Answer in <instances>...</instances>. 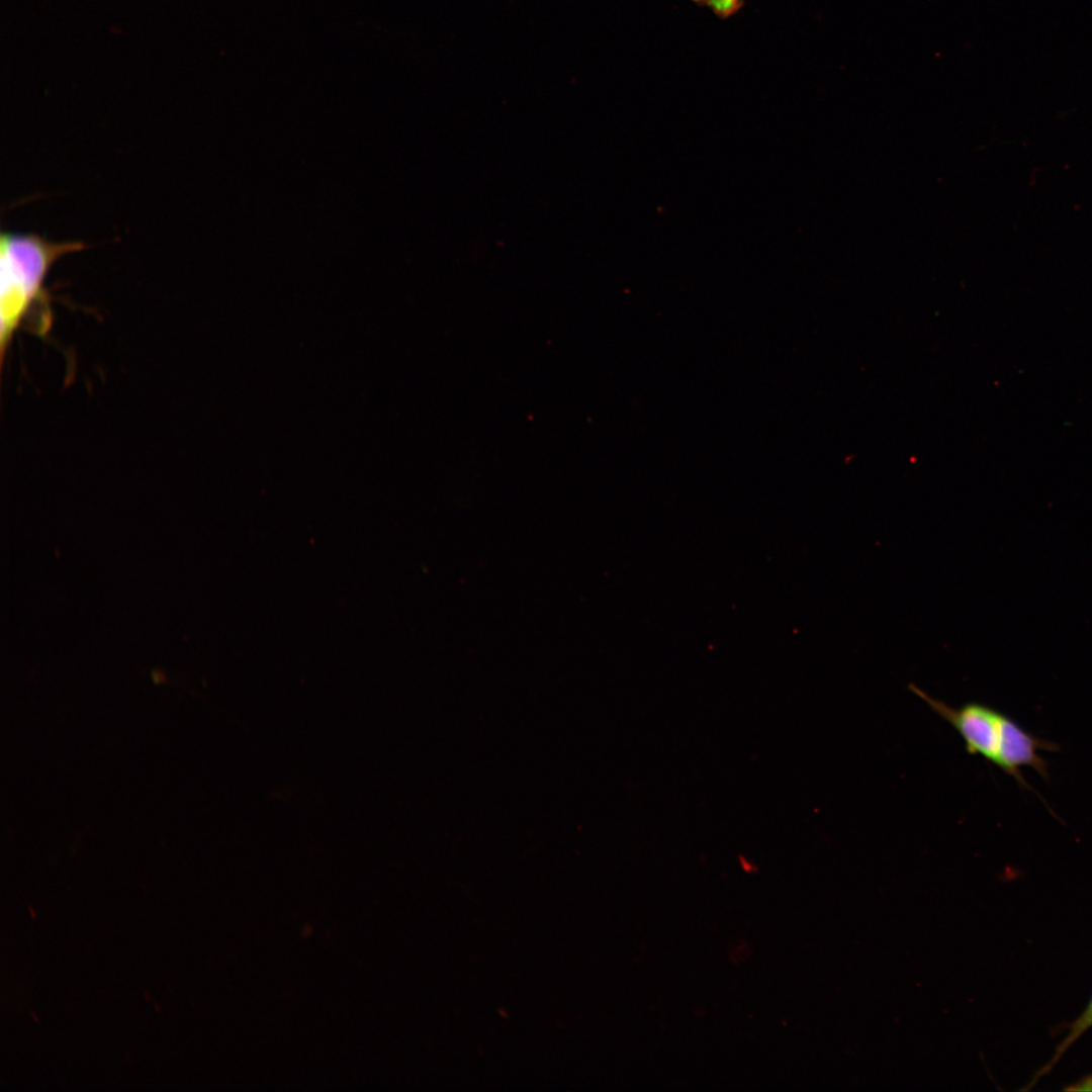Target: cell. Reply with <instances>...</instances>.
I'll list each match as a JSON object with an SVG mask.
<instances>
[{
    "label": "cell",
    "instance_id": "obj_1",
    "mask_svg": "<svg viewBox=\"0 0 1092 1092\" xmlns=\"http://www.w3.org/2000/svg\"><path fill=\"white\" fill-rule=\"evenodd\" d=\"M908 689L922 699L930 709L949 723L964 740L969 754L980 755L1014 778L1021 788L1030 789L1021 772L1030 766L1048 780V763L1039 750L1058 751L1051 741L1025 731L1004 713L982 703L969 702L960 707L930 697L916 685Z\"/></svg>",
    "mask_w": 1092,
    "mask_h": 1092
},
{
    "label": "cell",
    "instance_id": "obj_2",
    "mask_svg": "<svg viewBox=\"0 0 1092 1092\" xmlns=\"http://www.w3.org/2000/svg\"><path fill=\"white\" fill-rule=\"evenodd\" d=\"M80 242H52L34 235L3 234L1 259V348L6 346L32 304L41 298L43 282L60 258L83 249Z\"/></svg>",
    "mask_w": 1092,
    "mask_h": 1092
},
{
    "label": "cell",
    "instance_id": "obj_3",
    "mask_svg": "<svg viewBox=\"0 0 1092 1092\" xmlns=\"http://www.w3.org/2000/svg\"><path fill=\"white\" fill-rule=\"evenodd\" d=\"M1090 1028H1092V995L1082 1012L1073 1021L1069 1023L1067 1027V1032L1063 1039L1056 1046L1052 1058L1035 1072L1026 1088L1029 1089L1040 1078L1046 1076L1059 1063V1061L1067 1053V1051Z\"/></svg>",
    "mask_w": 1092,
    "mask_h": 1092
},
{
    "label": "cell",
    "instance_id": "obj_4",
    "mask_svg": "<svg viewBox=\"0 0 1092 1092\" xmlns=\"http://www.w3.org/2000/svg\"><path fill=\"white\" fill-rule=\"evenodd\" d=\"M700 5L710 8L720 17H729L743 5V0H694Z\"/></svg>",
    "mask_w": 1092,
    "mask_h": 1092
}]
</instances>
